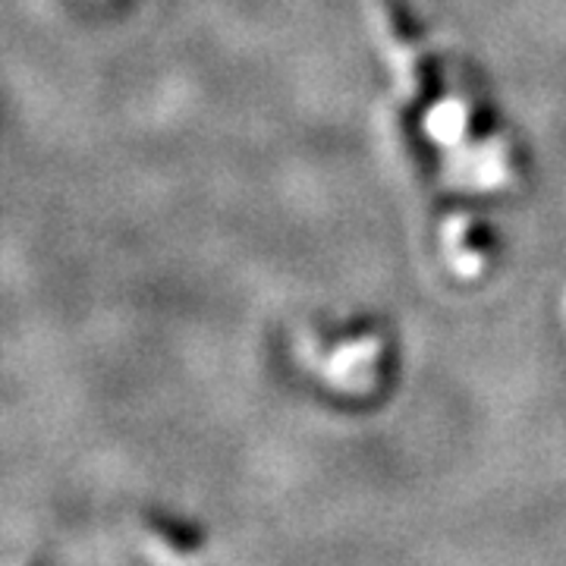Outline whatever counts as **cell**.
I'll return each mask as SVG.
<instances>
[{"label": "cell", "mask_w": 566, "mask_h": 566, "mask_svg": "<svg viewBox=\"0 0 566 566\" xmlns=\"http://www.w3.org/2000/svg\"><path fill=\"white\" fill-rule=\"evenodd\" d=\"M378 22L385 29L387 54H390V61L397 66V73H400L403 88L406 92H416L419 88V51H416V44L409 41L403 29H400L397 10L387 0H378Z\"/></svg>", "instance_id": "obj_1"}, {"label": "cell", "mask_w": 566, "mask_h": 566, "mask_svg": "<svg viewBox=\"0 0 566 566\" xmlns=\"http://www.w3.org/2000/svg\"><path fill=\"white\" fill-rule=\"evenodd\" d=\"M465 123H469V114H465L463 104L447 102L428 117V129H431V136H438L441 142H457L463 136Z\"/></svg>", "instance_id": "obj_3"}, {"label": "cell", "mask_w": 566, "mask_h": 566, "mask_svg": "<svg viewBox=\"0 0 566 566\" xmlns=\"http://www.w3.org/2000/svg\"><path fill=\"white\" fill-rule=\"evenodd\" d=\"M469 221L465 218H453V221L444 227V249L450 264L463 274V277H472L482 271V252L469 249Z\"/></svg>", "instance_id": "obj_2"}]
</instances>
